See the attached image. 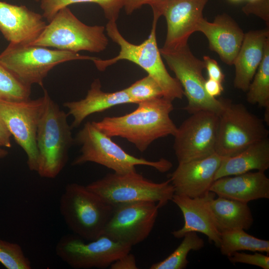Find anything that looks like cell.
<instances>
[{"label": "cell", "mask_w": 269, "mask_h": 269, "mask_svg": "<svg viewBox=\"0 0 269 269\" xmlns=\"http://www.w3.org/2000/svg\"><path fill=\"white\" fill-rule=\"evenodd\" d=\"M248 1H255V0H248Z\"/></svg>", "instance_id": "cell-42"}, {"label": "cell", "mask_w": 269, "mask_h": 269, "mask_svg": "<svg viewBox=\"0 0 269 269\" xmlns=\"http://www.w3.org/2000/svg\"><path fill=\"white\" fill-rule=\"evenodd\" d=\"M156 0H125L124 7L127 14H131L144 4H150Z\"/></svg>", "instance_id": "cell-37"}, {"label": "cell", "mask_w": 269, "mask_h": 269, "mask_svg": "<svg viewBox=\"0 0 269 269\" xmlns=\"http://www.w3.org/2000/svg\"><path fill=\"white\" fill-rule=\"evenodd\" d=\"M125 90L134 104L163 97V91L159 84L148 75Z\"/></svg>", "instance_id": "cell-31"}, {"label": "cell", "mask_w": 269, "mask_h": 269, "mask_svg": "<svg viewBox=\"0 0 269 269\" xmlns=\"http://www.w3.org/2000/svg\"><path fill=\"white\" fill-rule=\"evenodd\" d=\"M228 258L233 263H243L258 266L263 269H269V256L256 252L254 254L236 252Z\"/></svg>", "instance_id": "cell-32"}, {"label": "cell", "mask_w": 269, "mask_h": 269, "mask_svg": "<svg viewBox=\"0 0 269 269\" xmlns=\"http://www.w3.org/2000/svg\"><path fill=\"white\" fill-rule=\"evenodd\" d=\"M246 15L254 14L262 19L269 26V0L248 1L242 9Z\"/></svg>", "instance_id": "cell-33"}, {"label": "cell", "mask_w": 269, "mask_h": 269, "mask_svg": "<svg viewBox=\"0 0 269 269\" xmlns=\"http://www.w3.org/2000/svg\"><path fill=\"white\" fill-rule=\"evenodd\" d=\"M125 104H134L125 89L115 92H105L101 90L100 80L96 79L84 99L66 102L63 105L68 109V115L73 118L70 126L73 129L78 127L89 115Z\"/></svg>", "instance_id": "cell-22"}, {"label": "cell", "mask_w": 269, "mask_h": 269, "mask_svg": "<svg viewBox=\"0 0 269 269\" xmlns=\"http://www.w3.org/2000/svg\"><path fill=\"white\" fill-rule=\"evenodd\" d=\"M158 207L151 201H136L113 205L103 235L133 246L147 238L156 221Z\"/></svg>", "instance_id": "cell-14"}, {"label": "cell", "mask_w": 269, "mask_h": 269, "mask_svg": "<svg viewBox=\"0 0 269 269\" xmlns=\"http://www.w3.org/2000/svg\"><path fill=\"white\" fill-rule=\"evenodd\" d=\"M0 263L7 269H30L31 264L18 244L0 239Z\"/></svg>", "instance_id": "cell-30"}, {"label": "cell", "mask_w": 269, "mask_h": 269, "mask_svg": "<svg viewBox=\"0 0 269 269\" xmlns=\"http://www.w3.org/2000/svg\"><path fill=\"white\" fill-rule=\"evenodd\" d=\"M231 0L232 1H240L241 0Z\"/></svg>", "instance_id": "cell-41"}, {"label": "cell", "mask_w": 269, "mask_h": 269, "mask_svg": "<svg viewBox=\"0 0 269 269\" xmlns=\"http://www.w3.org/2000/svg\"><path fill=\"white\" fill-rule=\"evenodd\" d=\"M265 121L268 125L269 123V107L265 108Z\"/></svg>", "instance_id": "cell-39"}, {"label": "cell", "mask_w": 269, "mask_h": 269, "mask_svg": "<svg viewBox=\"0 0 269 269\" xmlns=\"http://www.w3.org/2000/svg\"><path fill=\"white\" fill-rule=\"evenodd\" d=\"M214 197L215 194L211 191L195 198L174 194L171 200L182 213L184 224L181 228L172 232L173 236L182 238L188 232H199L219 248L220 232L217 228L210 206L211 199Z\"/></svg>", "instance_id": "cell-17"}, {"label": "cell", "mask_w": 269, "mask_h": 269, "mask_svg": "<svg viewBox=\"0 0 269 269\" xmlns=\"http://www.w3.org/2000/svg\"><path fill=\"white\" fill-rule=\"evenodd\" d=\"M110 267L111 269H138L134 256L130 252L116 260Z\"/></svg>", "instance_id": "cell-35"}, {"label": "cell", "mask_w": 269, "mask_h": 269, "mask_svg": "<svg viewBox=\"0 0 269 269\" xmlns=\"http://www.w3.org/2000/svg\"><path fill=\"white\" fill-rule=\"evenodd\" d=\"M86 187L112 205L146 201L156 203L160 208L171 200L174 194V187L169 179L156 183L136 171L109 173Z\"/></svg>", "instance_id": "cell-7"}, {"label": "cell", "mask_w": 269, "mask_h": 269, "mask_svg": "<svg viewBox=\"0 0 269 269\" xmlns=\"http://www.w3.org/2000/svg\"><path fill=\"white\" fill-rule=\"evenodd\" d=\"M269 168V139L268 137L253 144L234 156L223 157L215 175V180L254 170L265 172Z\"/></svg>", "instance_id": "cell-23"}, {"label": "cell", "mask_w": 269, "mask_h": 269, "mask_svg": "<svg viewBox=\"0 0 269 269\" xmlns=\"http://www.w3.org/2000/svg\"><path fill=\"white\" fill-rule=\"evenodd\" d=\"M219 117L209 111L191 114L174 135L178 163L206 157L215 152Z\"/></svg>", "instance_id": "cell-12"}, {"label": "cell", "mask_w": 269, "mask_h": 269, "mask_svg": "<svg viewBox=\"0 0 269 269\" xmlns=\"http://www.w3.org/2000/svg\"><path fill=\"white\" fill-rule=\"evenodd\" d=\"M204 88L207 94L213 98L220 96L224 90L222 83L210 78L205 80Z\"/></svg>", "instance_id": "cell-36"}, {"label": "cell", "mask_w": 269, "mask_h": 269, "mask_svg": "<svg viewBox=\"0 0 269 269\" xmlns=\"http://www.w3.org/2000/svg\"><path fill=\"white\" fill-rule=\"evenodd\" d=\"M196 31L205 35L209 49L217 53L223 62L233 65L245 33L233 18L225 13L217 15L212 22L203 17L199 22Z\"/></svg>", "instance_id": "cell-19"}, {"label": "cell", "mask_w": 269, "mask_h": 269, "mask_svg": "<svg viewBox=\"0 0 269 269\" xmlns=\"http://www.w3.org/2000/svg\"><path fill=\"white\" fill-rule=\"evenodd\" d=\"M74 142L81 145V154L72 162V165L94 162L117 173L136 171V165L148 166L161 172L168 171L172 166L171 162L164 158L150 161L129 154L92 122L84 125L77 134Z\"/></svg>", "instance_id": "cell-5"}, {"label": "cell", "mask_w": 269, "mask_h": 269, "mask_svg": "<svg viewBox=\"0 0 269 269\" xmlns=\"http://www.w3.org/2000/svg\"><path fill=\"white\" fill-rule=\"evenodd\" d=\"M44 110L36 133L37 172L43 178H54L67 163L69 149L74 142L67 122L68 114L61 110L47 91Z\"/></svg>", "instance_id": "cell-3"}, {"label": "cell", "mask_w": 269, "mask_h": 269, "mask_svg": "<svg viewBox=\"0 0 269 269\" xmlns=\"http://www.w3.org/2000/svg\"><path fill=\"white\" fill-rule=\"evenodd\" d=\"M45 102V90L43 96L34 100L29 99L21 102L0 101V117L17 143L26 153L29 170L36 172L38 163L36 133Z\"/></svg>", "instance_id": "cell-13"}, {"label": "cell", "mask_w": 269, "mask_h": 269, "mask_svg": "<svg viewBox=\"0 0 269 269\" xmlns=\"http://www.w3.org/2000/svg\"><path fill=\"white\" fill-rule=\"evenodd\" d=\"M223 158L215 152L203 158L178 163L169 178L174 194L195 198L209 192Z\"/></svg>", "instance_id": "cell-16"}, {"label": "cell", "mask_w": 269, "mask_h": 269, "mask_svg": "<svg viewBox=\"0 0 269 269\" xmlns=\"http://www.w3.org/2000/svg\"><path fill=\"white\" fill-rule=\"evenodd\" d=\"M35 0L36 1H39L40 0Z\"/></svg>", "instance_id": "cell-43"}, {"label": "cell", "mask_w": 269, "mask_h": 269, "mask_svg": "<svg viewBox=\"0 0 269 269\" xmlns=\"http://www.w3.org/2000/svg\"><path fill=\"white\" fill-rule=\"evenodd\" d=\"M172 102L164 97L142 101L129 114L92 123L108 136L125 138L143 152L155 140L175 134L177 127L170 117Z\"/></svg>", "instance_id": "cell-1"}, {"label": "cell", "mask_w": 269, "mask_h": 269, "mask_svg": "<svg viewBox=\"0 0 269 269\" xmlns=\"http://www.w3.org/2000/svg\"><path fill=\"white\" fill-rule=\"evenodd\" d=\"M158 19L153 17L150 33L148 38L140 44H134L127 40L120 32L116 21L109 20L105 30L108 36L120 47L119 54L111 59L97 58L93 61L100 71L120 60H128L137 65L152 77L161 87L164 98L173 101L181 99L184 96L183 88L176 78L167 71L158 47L156 28Z\"/></svg>", "instance_id": "cell-2"}, {"label": "cell", "mask_w": 269, "mask_h": 269, "mask_svg": "<svg viewBox=\"0 0 269 269\" xmlns=\"http://www.w3.org/2000/svg\"><path fill=\"white\" fill-rule=\"evenodd\" d=\"M97 58L78 52L9 43L0 54V64L24 83L42 87L44 78L57 65L72 60L94 61Z\"/></svg>", "instance_id": "cell-8"}, {"label": "cell", "mask_w": 269, "mask_h": 269, "mask_svg": "<svg viewBox=\"0 0 269 269\" xmlns=\"http://www.w3.org/2000/svg\"><path fill=\"white\" fill-rule=\"evenodd\" d=\"M220 239L219 248L221 253L227 257L241 251L269 253L268 240L257 238L243 229L221 232Z\"/></svg>", "instance_id": "cell-25"}, {"label": "cell", "mask_w": 269, "mask_h": 269, "mask_svg": "<svg viewBox=\"0 0 269 269\" xmlns=\"http://www.w3.org/2000/svg\"><path fill=\"white\" fill-rule=\"evenodd\" d=\"M46 25L42 15L25 6L0 1V31L9 43L30 45Z\"/></svg>", "instance_id": "cell-18"}, {"label": "cell", "mask_w": 269, "mask_h": 269, "mask_svg": "<svg viewBox=\"0 0 269 269\" xmlns=\"http://www.w3.org/2000/svg\"><path fill=\"white\" fill-rule=\"evenodd\" d=\"M210 191L219 197L248 203L269 198V178L264 171L248 172L215 180Z\"/></svg>", "instance_id": "cell-20"}, {"label": "cell", "mask_w": 269, "mask_h": 269, "mask_svg": "<svg viewBox=\"0 0 269 269\" xmlns=\"http://www.w3.org/2000/svg\"><path fill=\"white\" fill-rule=\"evenodd\" d=\"M203 61L204 62L205 68L207 70L209 78L222 83L224 81L225 75L217 61L207 55L203 56Z\"/></svg>", "instance_id": "cell-34"}, {"label": "cell", "mask_w": 269, "mask_h": 269, "mask_svg": "<svg viewBox=\"0 0 269 269\" xmlns=\"http://www.w3.org/2000/svg\"><path fill=\"white\" fill-rule=\"evenodd\" d=\"M210 0H156L149 5L153 16H163L167 24L165 40L161 49L173 50L188 44L203 18V9Z\"/></svg>", "instance_id": "cell-15"}, {"label": "cell", "mask_w": 269, "mask_h": 269, "mask_svg": "<svg viewBox=\"0 0 269 269\" xmlns=\"http://www.w3.org/2000/svg\"><path fill=\"white\" fill-rule=\"evenodd\" d=\"M102 25H88L80 21L68 7L60 9L37 38L30 45L52 47L78 52H100L109 40Z\"/></svg>", "instance_id": "cell-6"}, {"label": "cell", "mask_w": 269, "mask_h": 269, "mask_svg": "<svg viewBox=\"0 0 269 269\" xmlns=\"http://www.w3.org/2000/svg\"><path fill=\"white\" fill-rule=\"evenodd\" d=\"M210 208L219 231L248 230L254 219L248 203L224 197L211 199Z\"/></svg>", "instance_id": "cell-24"}, {"label": "cell", "mask_w": 269, "mask_h": 269, "mask_svg": "<svg viewBox=\"0 0 269 269\" xmlns=\"http://www.w3.org/2000/svg\"><path fill=\"white\" fill-rule=\"evenodd\" d=\"M269 27L245 33L240 50L235 59V88L247 92L263 59Z\"/></svg>", "instance_id": "cell-21"}, {"label": "cell", "mask_w": 269, "mask_h": 269, "mask_svg": "<svg viewBox=\"0 0 269 269\" xmlns=\"http://www.w3.org/2000/svg\"><path fill=\"white\" fill-rule=\"evenodd\" d=\"M8 154V152L4 149L0 147V158L4 157Z\"/></svg>", "instance_id": "cell-40"}, {"label": "cell", "mask_w": 269, "mask_h": 269, "mask_svg": "<svg viewBox=\"0 0 269 269\" xmlns=\"http://www.w3.org/2000/svg\"><path fill=\"white\" fill-rule=\"evenodd\" d=\"M219 117L215 153L223 157L234 156L268 137L263 120L242 104L228 100Z\"/></svg>", "instance_id": "cell-10"}, {"label": "cell", "mask_w": 269, "mask_h": 269, "mask_svg": "<svg viewBox=\"0 0 269 269\" xmlns=\"http://www.w3.org/2000/svg\"><path fill=\"white\" fill-rule=\"evenodd\" d=\"M247 92L249 104L269 107V38L266 43L263 59Z\"/></svg>", "instance_id": "cell-26"}, {"label": "cell", "mask_w": 269, "mask_h": 269, "mask_svg": "<svg viewBox=\"0 0 269 269\" xmlns=\"http://www.w3.org/2000/svg\"><path fill=\"white\" fill-rule=\"evenodd\" d=\"M113 210V205L76 183L66 185L59 200V211L68 228L87 241L103 234Z\"/></svg>", "instance_id": "cell-4"}, {"label": "cell", "mask_w": 269, "mask_h": 269, "mask_svg": "<svg viewBox=\"0 0 269 269\" xmlns=\"http://www.w3.org/2000/svg\"><path fill=\"white\" fill-rule=\"evenodd\" d=\"M178 247L166 258L161 262L153 264L150 269H183L189 262L187 256L191 251H198L204 246V241L196 232H189L183 237Z\"/></svg>", "instance_id": "cell-28"}, {"label": "cell", "mask_w": 269, "mask_h": 269, "mask_svg": "<svg viewBox=\"0 0 269 269\" xmlns=\"http://www.w3.org/2000/svg\"><path fill=\"white\" fill-rule=\"evenodd\" d=\"M125 0H41L40 7L43 16L49 22L61 8L76 3L90 2L99 5L105 17L109 20L118 19Z\"/></svg>", "instance_id": "cell-27"}, {"label": "cell", "mask_w": 269, "mask_h": 269, "mask_svg": "<svg viewBox=\"0 0 269 269\" xmlns=\"http://www.w3.org/2000/svg\"><path fill=\"white\" fill-rule=\"evenodd\" d=\"M31 86L0 64V101L21 102L28 100Z\"/></svg>", "instance_id": "cell-29"}, {"label": "cell", "mask_w": 269, "mask_h": 269, "mask_svg": "<svg viewBox=\"0 0 269 269\" xmlns=\"http://www.w3.org/2000/svg\"><path fill=\"white\" fill-rule=\"evenodd\" d=\"M11 134L5 123L0 117V146L10 147Z\"/></svg>", "instance_id": "cell-38"}, {"label": "cell", "mask_w": 269, "mask_h": 269, "mask_svg": "<svg viewBox=\"0 0 269 269\" xmlns=\"http://www.w3.org/2000/svg\"><path fill=\"white\" fill-rule=\"evenodd\" d=\"M159 50L183 88L187 100L184 110L190 114L204 110L219 116L228 100L217 99L207 94L202 74L204 62L194 55L188 44L173 50Z\"/></svg>", "instance_id": "cell-9"}, {"label": "cell", "mask_w": 269, "mask_h": 269, "mask_svg": "<svg viewBox=\"0 0 269 269\" xmlns=\"http://www.w3.org/2000/svg\"><path fill=\"white\" fill-rule=\"evenodd\" d=\"M132 248L104 235L87 241L72 233L61 237L56 245L55 253L74 269H103L130 252Z\"/></svg>", "instance_id": "cell-11"}]
</instances>
